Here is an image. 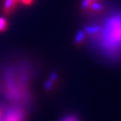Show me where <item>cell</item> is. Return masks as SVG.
I'll use <instances>...</instances> for the list:
<instances>
[{
	"label": "cell",
	"mask_w": 121,
	"mask_h": 121,
	"mask_svg": "<svg viewBox=\"0 0 121 121\" xmlns=\"http://www.w3.org/2000/svg\"><path fill=\"white\" fill-rule=\"evenodd\" d=\"M98 42L106 52H117L121 50V13L106 19L99 30Z\"/></svg>",
	"instance_id": "6da1fadb"
},
{
	"label": "cell",
	"mask_w": 121,
	"mask_h": 121,
	"mask_svg": "<svg viewBox=\"0 0 121 121\" xmlns=\"http://www.w3.org/2000/svg\"><path fill=\"white\" fill-rule=\"evenodd\" d=\"M25 112L20 107H13L5 110L2 121H25Z\"/></svg>",
	"instance_id": "7a4b0ae2"
},
{
	"label": "cell",
	"mask_w": 121,
	"mask_h": 121,
	"mask_svg": "<svg viewBox=\"0 0 121 121\" xmlns=\"http://www.w3.org/2000/svg\"><path fill=\"white\" fill-rule=\"evenodd\" d=\"M16 4H17V0H5L4 6H3L4 13L6 14H10L15 8Z\"/></svg>",
	"instance_id": "3957f363"
},
{
	"label": "cell",
	"mask_w": 121,
	"mask_h": 121,
	"mask_svg": "<svg viewBox=\"0 0 121 121\" xmlns=\"http://www.w3.org/2000/svg\"><path fill=\"white\" fill-rule=\"evenodd\" d=\"M6 28H7V21L4 18L0 17V32L6 30Z\"/></svg>",
	"instance_id": "277c9868"
},
{
	"label": "cell",
	"mask_w": 121,
	"mask_h": 121,
	"mask_svg": "<svg viewBox=\"0 0 121 121\" xmlns=\"http://www.w3.org/2000/svg\"><path fill=\"white\" fill-rule=\"evenodd\" d=\"M34 0H17V2H21L24 5H30Z\"/></svg>",
	"instance_id": "5b68a950"
},
{
	"label": "cell",
	"mask_w": 121,
	"mask_h": 121,
	"mask_svg": "<svg viewBox=\"0 0 121 121\" xmlns=\"http://www.w3.org/2000/svg\"><path fill=\"white\" fill-rule=\"evenodd\" d=\"M62 121H78L75 117H73V116H71V117H67V118H65L64 120H62Z\"/></svg>",
	"instance_id": "8992f818"
},
{
	"label": "cell",
	"mask_w": 121,
	"mask_h": 121,
	"mask_svg": "<svg viewBox=\"0 0 121 121\" xmlns=\"http://www.w3.org/2000/svg\"><path fill=\"white\" fill-rule=\"evenodd\" d=\"M4 112H5V110H4V109H1V108H0V121H2V119H3Z\"/></svg>",
	"instance_id": "52a82bcc"
}]
</instances>
